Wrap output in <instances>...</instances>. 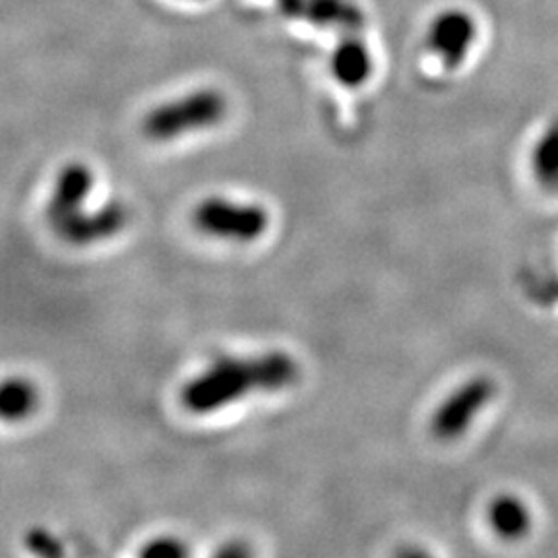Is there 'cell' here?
Listing matches in <instances>:
<instances>
[{
  "instance_id": "cell-9",
  "label": "cell",
  "mask_w": 558,
  "mask_h": 558,
  "mask_svg": "<svg viewBox=\"0 0 558 558\" xmlns=\"http://www.w3.org/2000/svg\"><path fill=\"white\" fill-rule=\"evenodd\" d=\"M488 521L500 538H521L530 530V513L515 497H499L488 509Z\"/></svg>"
},
{
  "instance_id": "cell-5",
  "label": "cell",
  "mask_w": 558,
  "mask_h": 558,
  "mask_svg": "<svg viewBox=\"0 0 558 558\" xmlns=\"http://www.w3.org/2000/svg\"><path fill=\"white\" fill-rule=\"evenodd\" d=\"M495 396V383L486 377L463 383L449 398L445 399L435 412L430 428L440 440H453L461 437L480 410Z\"/></svg>"
},
{
  "instance_id": "cell-3",
  "label": "cell",
  "mask_w": 558,
  "mask_h": 558,
  "mask_svg": "<svg viewBox=\"0 0 558 558\" xmlns=\"http://www.w3.org/2000/svg\"><path fill=\"white\" fill-rule=\"evenodd\" d=\"M193 223L199 232L214 239L253 242L267 232L269 214L255 203L211 197L195 207Z\"/></svg>"
},
{
  "instance_id": "cell-4",
  "label": "cell",
  "mask_w": 558,
  "mask_h": 558,
  "mask_svg": "<svg viewBox=\"0 0 558 558\" xmlns=\"http://www.w3.org/2000/svg\"><path fill=\"white\" fill-rule=\"evenodd\" d=\"M478 38V21L474 15L463 9H447L430 23L426 46L447 71H456L472 54Z\"/></svg>"
},
{
  "instance_id": "cell-12",
  "label": "cell",
  "mask_w": 558,
  "mask_h": 558,
  "mask_svg": "<svg viewBox=\"0 0 558 558\" xmlns=\"http://www.w3.org/2000/svg\"><path fill=\"white\" fill-rule=\"evenodd\" d=\"M25 546L38 557L54 558L64 555L60 539L44 527H34L25 534Z\"/></svg>"
},
{
  "instance_id": "cell-7",
  "label": "cell",
  "mask_w": 558,
  "mask_h": 558,
  "mask_svg": "<svg viewBox=\"0 0 558 558\" xmlns=\"http://www.w3.org/2000/svg\"><path fill=\"white\" fill-rule=\"evenodd\" d=\"M94 189V172L89 166L73 161L66 163L57 177L52 197L46 205V218L50 226H59L60 221L75 216L81 209H85V201Z\"/></svg>"
},
{
  "instance_id": "cell-2",
  "label": "cell",
  "mask_w": 558,
  "mask_h": 558,
  "mask_svg": "<svg viewBox=\"0 0 558 558\" xmlns=\"http://www.w3.org/2000/svg\"><path fill=\"white\" fill-rule=\"evenodd\" d=\"M228 101L218 89H197L161 104L143 120V133L154 141H172L220 124Z\"/></svg>"
},
{
  "instance_id": "cell-11",
  "label": "cell",
  "mask_w": 558,
  "mask_h": 558,
  "mask_svg": "<svg viewBox=\"0 0 558 558\" xmlns=\"http://www.w3.org/2000/svg\"><path fill=\"white\" fill-rule=\"evenodd\" d=\"M532 166L538 182L550 189L558 174V119L544 129L532 156Z\"/></svg>"
},
{
  "instance_id": "cell-1",
  "label": "cell",
  "mask_w": 558,
  "mask_h": 558,
  "mask_svg": "<svg viewBox=\"0 0 558 558\" xmlns=\"http://www.w3.org/2000/svg\"><path fill=\"white\" fill-rule=\"evenodd\" d=\"M299 362L286 352L248 359H221L182 387V405L191 414H214L253 391H281L299 380Z\"/></svg>"
},
{
  "instance_id": "cell-15",
  "label": "cell",
  "mask_w": 558,
  "mask_h": 558,
  "mask_svg": "<svg viewBox=\"0 0 558 558\" xmlns=\"http://www.w3.org/2000/svg\"><path fill=\"white\" fill-rule=\"evenodd\" d=\"M550 189H557V191H558V174H557V179L553 180V184H550Z\"/></svg>"
},
{
  "instance_id": "cell-13",
  "label": "cell",
  "mask_w": 558,
  "mask_h": 558,
  "mask_svg": "<svg viewBox=\"0 0 558 558\" xmlns=\"http://www.w3.org/2000/svg\"><path fill=\"white\" fill-rule=\"evenodd\" d=\"M145 558H180L189 557L191 550L186 548V544L179 538L172 536H161V538L147 542L140 553Z\"/></svg>"
},
{
  "instance_id": "cell-10",
  "label": "cell",
  "mask_w": 558,
  "mask_h": 558,
  "mask_svg": "<svg viewBox=\"0 0 558 558\" xmlns=\"http://www.w3.org/2000/svg\"><path fill=\"white\" fill-rule=\"evenodd\" d=\"M333 75L341 85L356 87L371 75V57L359 44L341 46L333 57Z\"/></svg>"
},
{
  "instance_id": "cell-6",
  "label": "cell",
  "mask_w": 558,
  "mask_h": 558,
  "mask_svg": "<svg viewBox=\"0 0 558 558\" xmlns=\"http://www.w3.org/2000/svg\"><path fill=\"white\" fill-rule=\"evenodd\" d=\"M129 214L120 201H110L96 211L81 209L75 216L60 221L54 232L73 246H89L101 240L112 239L126 226Z\"/></svg>"
},
{
  "instance_id": "cell-14",
  "label": "cell",
  "mask_w": 558,
  "mask_h": 558,
  "mask_svg": "<svg viewBox=\"0 0 558 558\" xmlns=\"http://www.w3.org/2000/svg\"><path fill=\"white\" fill-rule=\"evenodd\" d=\"M220 557H246L251 555V548L244 542H228L223 548L218 550Z\"/></svg>"
},
{
  "instance_id": "cell-8",
  "label": "cell",
  "mask_w": 558,
  "mask_h": 558,
  "mask_svg": "<svg viewBox=\"0 0 558 558\" xmlns=\"http://www.w3.org/2000/svg\"><path fill=\"white\" fill-rule=\"evenodd\" d=\"M38 401L40 393L32 380L7 379L0 389V416L4 422H21L36 412Z\"/></svg>"
}]
</instances>
